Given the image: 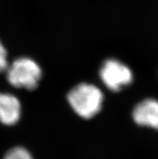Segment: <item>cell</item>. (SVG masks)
Wrapping results in <instances>:
<instances>
[{
  "label": "cell",
  "instance_id": "5",
  "mask_svg": "<svg viewBox=\"0 0 158 159\" xmlns=\"http://www.w3.org/2000/svg\"><path fill=\"white\" fill-rule=\"evenodd\" d=\"M21 115V104L15 95L0 93V122L13 125L19 121Z\"/></svg>",
  "mask_w": 158,
  "mask_h": 159
},
{
  "label": "cell",
  "instance_id": "6",
  "mask_svg": "<svg viewBox=\"0 0 158 159\" xmlns=\"http://www.w3.org/2000/svg\"><path fill=\"white\" fill-rule=\"evenodd\" d=\"M3 159H33V157L26 149L15 147L6 153Z\"/></svg>",
  "mask_w": 158,
  "mask_h": 159
},
{
  "label": "cell",
  "instance_id": "1",
  "mask_svg": "<svg viewBox=\"0 0 158 159\" xmlns=\"http://www.w3.org/2000/svg\"><path fill=\"white\" fill-rule=\"evenodd\" d=\"M70 106L79 116L90 119L102 108L103 94L100 89L90 83H80L67 95Z\"/></svg>",
  "mask_w": 158,
  "mask_h": 159
},
{
  "label": "cell",
  "instance_id": "3",
  "mask_svg": "<svg viewBox=\"0 0 158 159\" xmlns=\"http://www.w3.org/2000/svg\"><path fill=\"white\" fill-rule=\"evenodd\" d=\"M99 75L105 86L113 91H120L133 79L131 69L115 59L106 60L101 67Z\"/></svg>",
  "mask_w": 158,
  "mask_h": 159
},
{
  "label": "cell",
  "instance_id": "4",
  "mask_svg": "<svg viewBox=\"0 0 158 159\" xmlns=\"http://www.w3.org/2000/svg\"><path fill=\"white\" fill-rule=\"evenodd\" d=\"M135 123L158 130V100L147 99L136 105L132 111Z\"/></svg>",
  "mask_w": 158,
  "mask_h": 159
},
{
  "label": "cell",
  "instance_id": "2",
  "mask_svg": "<svg viewBox=\"0 0 158 159\" xmlns=\"http://www.w3.org/2000/svg\"><path fill=\"white\" fill-rule=\"evenodd\" d=\"M7 79L16 88L33 90L39 84L42 70L40 66L28 57L16 59L7 69Z\"/></svg>",
  "mask_w": 158,
  "mask_h": 159
},
{
  "label": "cell",
  "instance_id": "7",
  "mask_svg": "<svg viewBox=\"0 0 158 159\" xmlns=\"http://www.w3.org/2000/svg\"><path fill=\"white\" fill-rule=\"evenodd\" d=\"M7 56V53L6 48H4V46L0 41V73L7 70L8 67Z\"/></svg>",
  "mask_w": 158,
  "mask_h": 159
}]
</instances>
